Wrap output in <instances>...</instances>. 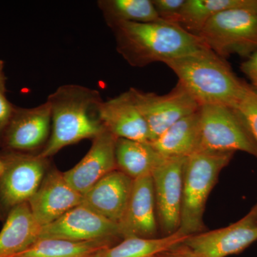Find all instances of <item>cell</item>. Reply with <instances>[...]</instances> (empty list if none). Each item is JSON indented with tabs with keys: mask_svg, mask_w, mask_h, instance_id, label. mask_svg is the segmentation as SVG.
I'll use <instances>...</instances> for the list:
<instances>
[{
	"mask_svg": "<svg viewBox=\"0 0 257 257\" xmlns=\"http://www.w3.org/2000/svg\"><path fill=\"white\" fill-rule=\"evenodd\" d=\"M165 64L201 106L221 104L236 108L249 87L225 59L209 47Z\"/></svg>",
	"mask_w": 257,
	"mask_h": 257,
	"instance_id": "cell-3",
	"label": "cell"
},
{
	"mask_svg": "<svg viewBox=\"0 0 257 257\" xmlns=\"http://www.w3.org/2000/svg\"><path fill=\"white\" fill-rule=\"evenodd\" d=\"M134 179L115 170L83 194L82 205L119 224L127 207Z\"/></svg>",
	"mask_w": 257,
	"mask_h": 257,
	"instance_id": "cell-16",
	"label": "cell"
},
{
	"mask_svg": "<svg viewBox=\"0 0 257 257\" xmlns=\"http://www.w3.org/2000/svg\"><path fill=\"white\" fill-rule=\"evenodd\" d=\"M198 150L212 152L241 151L257 158V145L234 108L204 104L199 109Z\"/></svg>",
	"mask_w": 257,
	"mask_h": 257,
	"instance_id": "cell-5",
	"label": "cell"
},
{
	"mask_svg": "<svg viewBox=\"0 0 257 257\" xmlns=\"http://www.w3.org/2000/svg\"><path fill=\"white\" fill-rule=\"evenodd\" d=\"M234 109L242 118L257 145V92L251 86Z\"/></svg>",
	"mask_w": 257,
	"mask_h": 257,
	"instance_id": "cell-25",
	"label": "cell"
},
{
	"mask_svg": "<svg viewBox=\"0 0 257 257\" xmlns=\"http://www.w3.org/2000/svg\"><path fill=\"white\" fill-rule=\"evenodd\" d=\"M5 84H6V78H5L4 72V62L0 60V87L6 89Z\"/></svg>",
	"mask_w": 257,
	"mask_h": 257,
	"instance_id": "cell-30",
	"label": "cell"
},
{
	"mask_svg": "<svg viewBox=\"0 0 257 257\" xmlns=\"http://www.w3.org/2000/svg\"><path fill=\"white\" fill-rule=\"evenodd\" d=\"M188 236L178 230L175 234L160 238H125L117 244L101 249L91 257H157L182 244Z\"/></svg>",
	"mask_w": 257,
	"mask_h": 257,
	"instance_id": "cell-22",
	"label": "cell"
},
{
	"mask_svg": "<svg viewBox=\"0 0 257 257\" xmlns=\"http://www.w3.org/2000/svg\"><path fill=\"white\" fill-rule=\"evenodd\" d=\"M257 240V203L236 222L191 235L183 244L199 257H226L242 252Z\"/></svg>",
	"mask_w": 257,
	"mask_h": 257,
	"instance_id": "cell-9",
	"label": "cell"
},
{
	"mask_svg": "<svg viewBox=\"0 0 257 257\" xmlns=\"http://www.w3.org/2000/svg\"><path fill=\"white\" fill-rule=\"evenodd\" d=\"M157 257H199L191 251L188 247L183 244H179L171 248L165 252L161 253Z\"/></svg>",
	"mask_w": 257,
	"mask_h": 257,
	"instance_id": "cell-29",
	"label": "cell"
},
{
	"mask_svg": "<svg viewBox=\"0 0 257 257\" xmlns=\"http://www.w3.org/2000/svg\"><path fill=\"white\" fill-rule=\"evenodd\" d=\"M186 159H165L152 175L157 221L163 236L175 234L180 226Z\"/></svg>",
	"mask_w": 257,
	"mask_h": 257,
	"instance_id": "cell-11",
	"label": "cell"
},
{
	"mask_svg": "<svg viewBox=\"0 0 257 257\" xmlns=\"http://www.w3.org/2000/svg\"><path fill=\"white\" fill-rule=\"evenodd\" d=\"M160 20L175 23L185 0H152Z\"/></svg>",
	"mask_w": 257,
	"mask_h": 257,
	"instance_id": "cell-26",
	"label": "cell"
},
{
	"mask_svg": "<svg viewBox=\"0 0 257 257\" xmlns=\"http://www.w3.org/2000/svg\"><path fill=\"white\" fill-rule=\"evenodd\" d=\"M128 92L146 121L150 142L156 140L179 120L201 107L197 99L179 82L165 94L143 92L136 88H130Z\"/></svg>",
	"mask_w": 257,
	"mask_h": 257,
	"instance_id": "cell-7",
	"label": "cell"
},
{
	"mask_svg": "<svg viewBox=\"0 0 257 257\" xmlns=\"http://www.w3.org/2000/svg\"><path fill=\"white\" fill-rule=\"evenodd\" d=\"M5 170V165L1 157H0V176L3 175V172Z\"/></svg>",
	"mask_w": 257,
	"mask_h": 257,
	"instance_id": "cell-31",
	"label": "cell"
},
{
	"mask_svg": "<svg viewBox=\"0 0 257 257\" xmlns=\"http://www.w3.org/2000/svg\"><path fill=\"white\" fill-rule=\"evenodd\" d=\"M119 227L122 239L157 237L159 226L152 175L134 180L127 207Z\"/></svg>",
	"mask_w": 257,
	"mask_h": 257,
	"instance_id": "cell-15",
	"label": "cell"
},
{
	"mask_svg": "<svg viewBox=\"0 0 257 257\" xmlns=\"http://www.w3.org/2000/svg\"><path fill=\"white\" fill-rule=\"evenodd\" d=\"M1 158L5 170L0 176V207L8 214L13 208L29 202L38 190L46 175L47 159L18 152Z\"/></svg>",
	"mask_w": 257,
	"mask_h": 257,
	"instance_id": "cell-8",
	"label": "cell"
},
{
	"mask_svg": "<svg viewBox=\"0 0 257 257\" xmlns=\"http://www.w3.org/2000/svg\"><path fill=\"white\" fill-rule=\"evenodd\" d=\"M117 170L137 179L152 175L165 160L152 146L150 142L117 139L116 143Z\"/></svg>",
	"mask_w": 257,
	"mask_h": 257,
	"instance_id": "cell-21",
	"label": "cell"
},
{
	"mask_svg": "<svg viewBox=\"0 0 257 257\" xmlns=\"http://www.w3.org/2000/svg\"><path fill=\"white\" fill-rule=\"evenodd\" d=\"M116 140L105 128L93 139L87 155L63 173L72 188L83 195L103 177L117 170L115 155Z\"/></svg>",
	"mask_w": 257,
	"mask_h": 257,
	"instance_id": "cell-14",
	"label": "cell"
},
{
	"mask_svg": "<svg viewBox=\"0 0 257 257\" xmlns=\"http://www.w3.org/2000/svg\"><path fill=\"white\" fill-rule=\"evenodd\" d=\"M114 243L104 241L74 242L57 239H40L22 252L10 257H91Z\"/></svg>",
	"mask_w": 257,
	"mask_h": 257,
	"instance_id": "cell-23",
	"label": "cell"
},
{
	"mask_svg": "<svg viewBox=\"0 0 257 257\" xmlns=\"http://www.w3.org/2000/svg\"><path fill=\"white\" fill-rule=\"evenodd\" d=\"M99 118L104 127L117 139L150 142L146 121L135 104L130 92L103 101Z\"/></svg>",
	"mask_w": 257,
	"mask_h": 257,
	"instance_id": "cell-17",
	"label": "cell"
},
{
	"mask_svg": "<svg viewBox=\"0 0 257 257\" xmlns=\"http://www.w3.org/2000/svg\"><path fill=\"white\" fill-rule=\"evenodd\" d=\"M198 37L216 55L248 58L257 51V12L233 10L211 18Z\"/></svg>",
	"mask_w": 257,
	"mask_h": 257,
	"instance_id": "cell-6",
	"label": "cell"
},
{
	"mask_svg": "<svg viewBox=\"0 0 257 257\" xmlns=\"http://www.w3.org/2000/svg\"><path fill=\"white\" fill-rule=\"evenodd\" d=\"M150 143L165 159L190 156L199 149V109L179 120Z\"/></svg>",
	"mask_w": 257,
	"mask_h": 257,
	"instance_id": "cell-19",
	"label": "cell"
},
{
	"mask_svg": "<svg viewBox=\"0 0 257 257\" xmlns=\"http://www.w3.org/2000/svg\"><path fill=\"white\" fill-rule=\"evenodd\" d=\"M233 10L257 12V0H185L175 23L198 36L211 18Z\"/></svg>",
	"mask_w": 257,
	"mask_h": 257,
	"instance_id": "cell-20",
	"label": "cell"
},
{
	"mask_svg": "<svg viewBox=\"0 0 257 257\" xmlns=\"http://www.w3.org/2000/svg\"><path fill=\"white\" fill-rule=\"evenodd\" d=\"M109 27L114 34L116 50L132 67L165 63L208 47L200 37L164 20L118 23Z\"/></svg>",
	"mask_w": 257,
	"mask_h": 257,
	"instance_id": "cell-1",
	"label": "cell"
},
{
	"mask_svg": "<svg viewBox=\"0 0 257 257\" xmlns=\"http://www.w3.org/2000/svg\"><path fill=\"white\" fill-rule=\"evenodd\" d=\"M42 228L28 202L13 208L0 231V257L13 256L25 251L39 239Z\"/></svg>",
	"mask_w": 257,
	"mask_h": 257,
	"instance_id": "cell-18",
	"label": "cell"
},
{
	"mask_svg": "<svg viewBox=\"0 0 257 257\" xmlns=\"http://www.w3.org/2000/svg\"><path fill=\"white\" fill-rule=\"evenodd\" d=\"M40 239H62L74 242L104 241L114 244L116 240L122 237L119 224L80 204L57 220L43 226Z\"/></svg>",
	"mask_w": 257,
	"mask_h": 257,
	"instance_id": "cell-10",
	"label": "cell"
},
{
	"mask_svg": "<svg viewBox=\"0 0 257 257\" xmlns=\"http://www.w3.org/2000/svg\"><path fill=\"white\" fill-rule=\"evenodd\" d=\"M240 69L249 80V85L257 92V51L243 61Z\"/></svg>",
	"mask_w": 257,
	"mask_h": 257,
	"instance_id": "cell-28",
	"label": "cell"
},
{
	"mask_svg": "<svg viewBox=\"0 0 257 257\" xmlns=\"http://www.w3.org/2000/svg\"><path fill=\"white\" fill-rule=\"evenodd\" d=\"M234 154L197 150L186 159L179 229L182 234L191 236L205 231L203 216L208 197Z\"/></svg>",
	"mask_w": 257,
	"mask_h": 257,
	"instance_id": "cell-4",
	"label": "cell"
},
{
	"mask_svg": "<svg viewBox=\"0 0 257 257\" xmlns=\"http://www.w3.org/2000/svg\"><path fill=\"white\" fill-rule=\"evenodd\" d=\"M52 128L47 145L39 154L47 159L64 147L94 139L104 130L99 118L103 100L96 89L78 85L61 86L47 98Z\"/></svg>",
	"mask_w": 257,
	"mask_h": 257,
	"instance_id": "cell-2",
	"label": "cell"
},
{
	"mask_svg": "<svg viewBox=\"0 0 257 257\" xmlns=\"http://www.w3.org/2000/svg\"><path fill=\"white\" fill-rule=\"evenodd\" d=\"M6 89L0 87V138L9 125L15 109V106L10 102L5 95Z\"/></svg>",
	"mask_w": 257,
	"mask_h": 257,
	"instance_id": "cell-27",
	"label": "cell"
},
{
	"mask_svg": "<svg viewBox=\"0 0 257 257\" xmlns=\"http://www.w3.org/2000/svg\"><path fill=\"white\" fill-rule=\"evenodd\" d=\"M52 117L48 101L33 108L15 106L2 141L11 152L33 151L43 145L45 147L50 139Z\"/></svg>",
	"mask_w": 257,
	"mask_h": 257,
	"instance_id": "cell-12",
	"label": "cell"
},
{
	"mask_svg": "<svg viewBox=\"0 0 257 257\" xmlns=\"http://www.w3.org/2000/svg\"><path fill=\"white\" fill-rule=\"evenodd\" d=\"M82 199L83 195L71 187L63 173L55 170L46 174L28 203L34 217L43 227L80 205Z\"/></svg>",
	"mask_w": 257,
	"mask_h": 257,
	"instance_id": "cell-13",
	"label": "cell"
},
{
	"mask_svg": "<svg viewBox=\"0 0 257 257\" xmlns=\"http://www.w3.org/2000/svg\"><path fill=\"white\" fill-rule=\"evenodd\" d=\"M108 26L118 23H147L160 20L152 0H99Z\"/></svg>",
	"mask_w": 257,
	"mask_h": 257,
	"instance_id": "cell-24",
	"label": "cell"
}]
</instances>
